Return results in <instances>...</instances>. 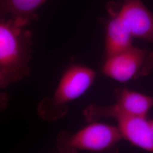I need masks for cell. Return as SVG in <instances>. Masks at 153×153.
Listing matches in <instances>:
<instances>
[{
	"label": "cell",
	"instance_id": "6",
	"mask_svg": "<svg viewBox=\"0 0 153 153\" xmlns=\"http://www.w3.org/2000/svg\"><path fill=\"white\" fill-rule=\"evenodd\" d=\"M133 38L153 43V14L141 0H122L117 13Z\"/></svg>",
	"mask_w": 153,
	"mask_h": 153
},
{
	"label": "cell",
	"instance_id": "7",
	"mask_svg": "<svg viewBox=\"0 0 153 153\" xmlns=\"http://www.w3.org/2000/svg\"><path fill=\"white\" fill-rule=\"evenodd\" d=\"M116 121L123 138L134 146L153 153V133L147 116H129Z\"/></svg>",
	"mask_w": 153,
	"mask_h": 153
},
{
	"label": "cell",
	"instance_id": "9",
	"mask_svg": "<svg viewBox=\"0 0 153 153\" xmlns=\"http://www.w3.org/2000/svg\"><path fill=\"white\" fill-rule=\"evenodd\" d=\"M47 0H0V16L10 15L18 25L26 27L37 19L36 11Z\"/></svg>",
	"mask_w": 153,
	"mask_h": 153
},
{
	"label": "cell",
	"instance_id": "10",
	"mask_svg": "<svg viewBox=\"0 0 153 153\" xmlns=\"http://www.w3.org/2000/svg\"><path fill=\"white\" fill-rule=\"evenodd\" d=\"M9 102V96L5 93H0V112L5 109Z\"/></svg>",
	"mask_w": 153,
	"mask_h": 153
},
{
	"label": "cell",
	"instance_id": "3",
	"mask_svg": "<svg viewBox=\"0 0 153 153\" xmlns=\"http://www.w3.org/2000/svg\"><path fill=\"white\" fill-rule=\"evenodd\" d=\"M89 123L73 133L60 131L57 137V150L63 153L104 152L113 148L123 138L116 126L97 121Z\"/></svg>",
	"mask_w": 153,
	"mask_h": 153
},
{
	"label": "cell",
	"instance_id": "8",
	"mask_svg": "<svg viewBox=\"0 0 153 153\" xmlns=\"http://www.w3.org/2000/svg\"><path fill=\"white\" fill-rule=\"evenodd\" d=\"M133 38L129 28L118 13L113 15L105 26V59L131 48Z\"/></svg>",
	"mask_w": 153,
	"mask_h": 153
},
{
	"label": "cell",
	"instance_id": "2",
	"mask_svg": "<svg viewBox=\"0 0 153 153\" xmlns=\"http://www.w3.org/2000/svg\"><path fill=\"white\" fill-rule=\"evenodd\" d=\"M97 73L88 66L73 64L66 69L51 97H45L38 104L39 117L48 121L57 120L65 116L69 104L82 96L93 85Z\"/></svg>",
	"mask_w": 153,
	"mask_h": 153
},
{
	"label": "cell",
	"instance_id": "5",
	"mask_svg": "<svg viewBox=\"0 0 153 153\" xmlns=\"http://www.w3.org/2000/svg\"><path fill=\"white\" fill-rule=\"evenodd\" d=\"M105 59L102 73L117 82L145 76L153 69V52L133 45Z\"/></svg>",
	"mask_w": 153,
	"mask_h": 153
},
{
	"label": "cell",
	"instance_id": "11",
	"mask_svg": "<svg viewBox=\"0 0 153 153\" xmlns=\"http://www.w3.org/2000/svg\"><path fill=\"white\" fill-rule=\"evenodd\" d=\"M149 123H150V125L152 130L153 133V119H152V120H149Z\"/></svg>",
	"mask_w": 153,
	"mask_h": 153
},
{
	"label": "cell",
	"instance_id": "4",
	"mask_svg": "<svg viewBox=\"0 0 153 153\" xmlns=\"http://www.w3.org/2000/svg\"><path fill=\"white\" fill-rule=\"evenodd\" d=\"M115 103L109 105L92 104L83 111L88 123L103 119L112 118L116 120L129 116H147L153 107V97L123 88L114 91Z\"/></svg>",
	"mask_w": 153,
	"mask_h": 153
},
{
	"label": "cell",
	"instance_id": "1",
	"mask_svg": "<svg viewBox=\"0 0 153 153\" xmlns=\"http://www.w3.org/2000/svg\"><path fill=\"white\" fill-rule=\"evenodd\" d=\"M33 42L31 31L0 16V88L30 76Z\"/></svg>",
	"mask_w": 153,
	"mask_h": 153
}]
</instances>
